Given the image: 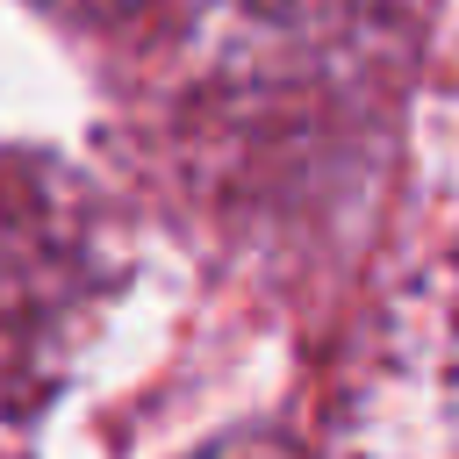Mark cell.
Listing matches in <instances>:
<instances>
[{
    "instance_id": "obj_1",
    "label": "cell",
    "mask_w": 459,
    "mask_h": 459,
    "mask_svg": "<svg viewBox=\"0 0 459 459\" xmlns=\"http://www.w3.org/2000/svg\"><path fill=\"white\" fill-rule=\"evenodd\" d=\"M79 7H122V0H79Z\"/></svg>"
}]
</instances>
